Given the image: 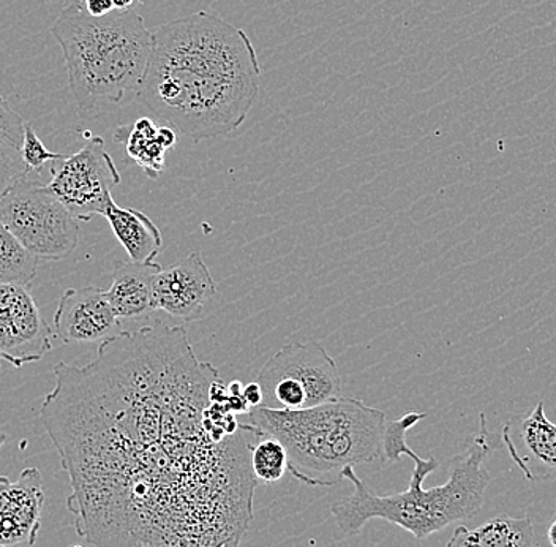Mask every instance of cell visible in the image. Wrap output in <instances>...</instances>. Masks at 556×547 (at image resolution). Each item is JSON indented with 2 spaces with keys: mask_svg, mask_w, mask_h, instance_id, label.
Instances as JSON below:
<instances>
[{
  "mask_svg": "<svg viewBox=\"0 0 556 547\" xmlns=\"http://www.w3.org/2000/svg\"><path fill=\"white\" fill-rule=\"evenodd\" d=\"M40 421L61 456L67 508L96 547H241L253 521L252 449L243 424L214 442L203 424L220 378L187 331L156 320L100 344L87 365L59 362Z\"/></svg>",
  "mask_w": 556,
  "mask_h": 547,
  "instance_id": "1",
  "label": "cell"
},
{
  "mask_svg": "<svg viewBox=\"0 0 556 547\" xmlns=\"http://www.w3.org/2000/svg\"><path fill=\"white\" fill-rule=\"evenodd\" d=\"M261 69L249 35L208 12L163 24L139 102L193 142L232 134L260 96Z\"/></svg>",
  "mask_w": 556,
  "mask_h": 547,
  "instance_id": "2",
  "label": "cell"
},
{
  "mask_svg": "<svg viewBox=\"0 0 556 547\" xmlns=\"http://www.w3.org/2000/svg\"><path fill=\"white\" fill-rule=\"evenodd\" d=\"M496 448V437L486 427L485 414H479V432L467 451L450 462V478L441 486L424 487L427 476L438 469L437 459H422L413 452L415 462L412 480L405 493L377 496L368 489L354 467L343 470V480L351 481L353 493L330 508L340 531L346 536L361 533L371 519H382L412 533L416 539H426L447 525L467 521L484 507L490 473L485 461Z\"/></svg>",
  "mask_w": 556,
  "mask_h": 547,
  "instance_id": "3",
  "label": "cell"
},
{
  "mask_svg": "<svg viewBox=\"0 0 556 547\" xmlns=\"http://www.w3.org/2000/svg\"><path fill=\"white\" fill-rule=\"evenodd\" d=\"M252 426L287 449L288 472L308 486H333L346 467L382 459L384 411L354 397H337L311 409L249 410Z\"/></svg>",
  "mask_w": 556,
  "mask_h": 547,
  "instance_id": "4",
  "label": "cell"
},
{
  "mask_svg": "<svg viewBox=\"0 0 556 547\" xmlns=\"http://www.w3.org/2000/svg\"><path fill=\"white\" fill-rule=\"evenodd\" d=\"M64 52L78 113L92 116L100 103L137 96L154 48V33L137 10L87 16L65 5L51 27Z\"/></svg>",
  "mask_w": 556,
  "mask_h": 547,
  "instance_id": "5",
  "label": "cell"
},
{
  "mask_svg": "<svg viewBox=\"0 0 556 547\" xmlns=\"http://www.w3.org/2000/svg\"><path fill=\"white\" fill-rule=\"evenodd\" d=\"M263 406L302 410L337 399L342 375L321 344L287 340L261 368L258 380Z\"/></svg>",
  "mask_w": 556,
  "mask_h": 547,
  "instance_id": "6",
  "label": "cell"
},
{
  "mask_svg": "<svg viewBox=\"0 0 556 547\" xmlns=\"http://www.w3.org/2000/svg\"><path fill=\"white\" fill-rule=\"evenodd\" d=\"M0 222L38 260L61 261L79 243V221L43 184H16L0 201Z\"/></svg>",
  "mask_w": 556,
  "mask_h": 547,
  "instance_id": "7",
  "label": "cell"
},
{
  "mask_svg": "<svg viewBox=\"0 0 556 547\" xmlns=\"http://www.w3.org/2000/svg\"><path fill=\"white\" fill-rule=\"evenodd\" d=\"M76 154L52 162V179L48 188L78 221L89 222L103 215L113 201L111 190L121 183L114 160L104 151L100 137H87Z\"/></svg>",
  "mask_w": 556,
  "mask_h": 547,
  "instance_id": "8",
  "label": "cell"
},
{
  "mask_svg": "<svg viewBox=\"0 0 556 547\" xmlns=\"http://www.w3.org/2000/svg\"><path fill=\"white\" fill-rule=\"evenodd\" d=\"M52 350L51 326L45 322L29 287L0 285V351L13 368L40 361Z\"/></svg>",
  "mask_w": 556,
  "mask_h": 547,
  "instance_id": "9",
  "label": "cell"
},
{
  "mask_svg": "<svg viewBox=\"0 0 556 547\" xmlns=\"http://www.w3.org/2000/svg\"><path fill=\"white\" fill-rule=\"evenodd\" d=\"M217 291V282L203 257L193 252L155 275L154 310L180 322H197L206 316Z\"/></svg>",
  "mask_w": 556,
  "mask_h": 547,
  "instance_id": "10",
  "label": "cell"
},
{
  "mask_svg": "<svg viewBox=\"0 0 556 547\" xmlns=\"http://www.w3.org/2000/svg\"><path fill=\"white\" fill-rule=\"evenodd\" d=\"M510 459L531 483L556 478V424L548 421L544 402L530 414H514L502 431Z\"/></svg>",
  "mask_w": 556,
  "mask_h": 547,
  "instance_id": "11",
  "label": "cell"
},
{
  "mask_svg": "<svg viewBox=\"0 0 556 547\" xmlns=\"http://www.w3.org/2000/svg\"><path fill=\"white\" fill-rule=\"evenodd\" d=\"M54 336L62 344H103L121 331V320L99 287L68 288L54 315Z\"/></svg>",
  "mask_w": 556,
  "mask_h": 547,
  "instance_id": "12",
  "label": "cell"
},
{
  "mask_svg": "<svg viewBox=\"0 0 556 547\" xmlns=\"http://www.w3.org/2000/svg\"><path fill=\"white\" fill-rule=\"evenodd\" d=\"M43 507L40 470L24 469L16 481L0 476V547L35 545Z\"/></svg>",
  "mask_w": 556,
  "mask_h": 547,
  "instance_id": "13",
  "label": "cell"
},
{
  "mask_svg": "<svg viewBox=\"0 0 556 547\" xmlns=\"http://www.w3.org/2000/svg\"><path fill=\"white\" fill-rule=\"evenodd\" d=\"M162 271L159 263H117L111 287L104 290L117 319H139L154 310V281Z\"/></svg>",
  "mask_w": 556,
  "mask_h": 547,
  "instance_id": "14",
  "label": "cell"
},
{
  "mask_svg": "<svg viewBox=\"0 0 556 547\" xmlns=\"http://www.w3.org/2000/svg\"><path fill=\"white\" fill-rule=\"evenodd\" d=\"M103 217L134 263H152L162 252V233L144 212L121 208L113 200L104 209Z\"/></svg>",
  "mask_w": 556,
  "mask_h": 547,
  "instance_id": "15",
  "label": "cell"
},
{
  "mask_svg": "<svg viewBox=\"0 0 556 547\" xmlns=\"http://www.w3.org/2000/svg\"><path fill=\"white\" fill-rule=\"evenodd\" d=\"M124 130L127 135L119 138V141L125 142L128 159L141 166L142 172L149 177L156 179L165 172L166 154L176 146V130L169 125L156 127L154 121L149 117L138 120L134 127H124Z\"/></svg>",
  "mask_w": 556,
  "mask_h": 547,
  "instance_id": "16",
  "label": "cell"
},
{
  "mask_svg": "<svg viewBox=\"0 0 556 547\" xmlns=\"http://www.w3.org/2000/svg\"><path fill=\"white\" fill-rule=\"evenodd\" d=\"M534 525L528 515H496L476 529L458 525L446 547H530Z\"/></svg>",
  "mask_w": 556,
  "mask_h": 547,
  "instance_id": "17",
  "label": "cell"
},
{
  "mask_svg": "<svg viewBox=\"0 0 556 547\" xmlns=\"http://www.w3.org/2000/svg\"><path fill=\"white\" fill-rule=\"evenodd\" d=\"M38 270V258L34 257L23 244L0 222V285L33 284Z\"/></svg>",
  "mask_w": 556,
  "mask_h": 547,
  "instance_id": "18",
  "label": "cell"
},
{
  "mask_svg": "<svg viewBox=\"0 0 556 547\" xmlns=\"http://www.w3.org/2000/svg\"><path fill=\"white\" fill-rule=\"evenodd\" d=\"M252 470L260 483H277L288 470L287 449L277 438L261 434L252 449Z\"/></svg>",
  "mask_w": 556,
  "mask_h": 547,
  "instance_id": "19",
  "label": "cell"
},
{
  "mask_svg": "<svg viewBox=\"0 0 556 547\" xmlns=\"http://www.w3.org/2000/svg\"><path fill=\"white\" fill-rule=\"evenodd\" d=\"M426 413L409 411L400 420L386 424L384 437H382V458L392 463L399 462L402 456L412 458L415 451L406 444V434L409 428L415 427L419 421L426 420Z\"/></svg>",
  "mask_w": 556,
  "mask_h": 547,
  "instance_id": "20",
  "label": "cell"
},
{
  "mask_svg": "<svg viewBox=\"0 0 556 547\" xmlns=\"http://www.w3.org/2000/svg\"><path fill=\"white\" fill-rule=\"evenodd\" d=\"M29 174L20 149L2 139L0 141V201L16 184L27 179Z\"/></svg>",
  "mask_w": 556,
  "mask_h": 547,
  "instance_id": "21",
  "label": "cell"
},
{
  "mask_svg": "<svg viewBox=\"0 0 556 547\" xmlns=\"http://www.w3.org/2000/svg\"><path fill=\"white\" fill-rule=\"evenodd\" d=\"M21 156H23L24 163L30 173H40L43 170L45 163L55 162V160H64V154H55V152L48 151L47 146L41 142L38 135L35 134L34 127L26 124L24 127L23 146H21Z\"/></svg>",
  "mask_w": 556,
  "mask_h": 547,
  "instance_id": "22",
  "label": "cell"
},
{
  "mask_svg": "<svg viewBox=\"0 0 556 547\" xmlns=\"http://www.w3.org/2000/svg\"><path fill=\"white\" fill-rule=\"evenodd\" d=\"M26 122L16 113L10 103L0 96V141L12 142L21 151Z\"/></svg>",
  "mask_w": 556,
  "mask_h": 547,
  "instance_id": "23",
  "label": "cell"
},
{
  "mask_svg": "<svg viewBox=\"0 0 556 547\" xmlns=\"http://www.w3.org/2000/svg\"><path fill=\"white\" fill-rule=\"evenodd\" d=\"M67 5L92 17H103L116 12L113 0H67Z\"/></svg>",
  "mask_w": 556,
  "mask_h": 547,
  "instance_id": "24",
  "label": "cell"
},
{
  "mask_svg": "<svg viewBox=\"0 0 556 547\" xmlns=\"http://www.w3.org/2000/svg\"><path fill=\"white\" fill-rule=\"evenodd\" d=\"M243 399L247 400L250 409L263 406V389H261L258 382H252L243 386Z\"/></svg>",
  "mask_w": 556,
  "mask_h": 547,
  "instance_id": "25",
  "label": "cell"
},
{
  "mask_svg": "<svg viewBox=\"0 0 556 547\" xmlns=\"http://www.w3.org/2000/svg\"><path fill=\"white\" fill-rule=\"evenodd\" d=\"M113 3L117 12H128V10H135L141 5L142 0H113Z\"/></svg>",
  "mask_w": 556,
  "mask_h": 547,
  "instance_id": "26",
  "label": "cell"
},
{
  "mask_svg": "<svg viewBox=\"0 0 556 547\" xmlns=\"http://www.w3.org/2000/svg\"><path fill=\"white\" fill-rule=\"evenodd\" d=\"M547 538L552 547H556V510L554 521H552L551 525H548Z\"/></svg>",
  "mask_w": 556,
  "mask_h": 547,
  "instance_id": "27",
  "label": "cell"
},
{
  "mask_svg": "<svg viewBox=\"0 0 556 547\" xmlns=\"http://www.w3.org/2000/svg\"><path fill=\"white\" fill-rule=\"evenodd\" d=\"M7 442V435L3 434V432H0V449H2V446L5 445Z\"/></svg>",
  "mask_w": 556,
  "mask_h": 547,
  "instance_id": "28",
  "label": "cell"
},
{
  "mask_svg": "<svg viewBox=\"0 0 556 547\" xmlns=\"http://www.w3.org/2000/svg\"><path fill=\"white\" fill-rule=\"evenodd\" d=\"M0 361H5V362H9V364H10L9 358H7L5 355L2 353V351H0Z\"/></svg>",
  "mask_w": 556,
  "mask_h": 547,
  "instance_id": "29",
  "label": "cell"
},
{
  "mask_svg": "<svg viewBox=\"0 0 556 547\" xmlns=\"http://www.w3.org/2000/svg\"><path fill=\"white\" fill-rule=\"evenodd\" d=\"M530 547H541V546L534 545V543H533V545H531Z\"/></svg>",
  "mask_w": 556,
  "mask_h": 547,
  "instance_id": "30",
  "label": "cell"
},
{
  "mask_svg": "<svg viewBox=\"0 0 556 547\" xmlns=\"http://www.w3.org/2000/svg\"><path fill=\"white\" fill-rule=\"evenodd\" d=\"M75 547H81V546H75Z\"/></svg>",
  "mask_w": 556,
  "mask_h": 547,
  "instance_id": "31",
  "label": "cell"
}]
</instances>
